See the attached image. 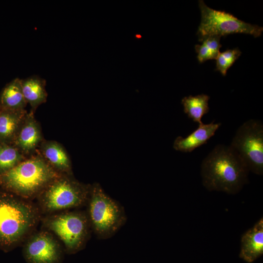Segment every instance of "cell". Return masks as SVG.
I'll return each instance as SVG.
<instances>
[{
	"label": "cell",
	"mask_w": 263,
	"mask_h": 263,
	"mask_svg": "<svg viewBox=\"0 0 263 263\" xmlns=\"http://www.w3.org/2000/svg\"><path fill=\"white\" fill-rule=\"evenodd\" d=\"M41 217L35 202L0 190V248L7 251L22 245Z\"/></svg>",
	"instance_id": "1"
},
{
	"label": "cell",
	"mask_w": 263,
	"mask_h": 263,
	"mask_svg": "<svg viewBox=\"0 0 263 263\" xmlns=\"http://www.w3.org/2000/svg\"><path fill=\"white\" fill-rule=\"evenodd\" d=\"M249 171L229 146L218 145L203 160L201 169L202 183L209 191L238 193L248 182Z\"/></svg>",
	"instance_id": "2"
},
{
	"label": "cell",
	"mask_w": 263,
	"mask_h": 263,
	"mask_svg": "<svg viewBox=\"0 0 263 263\" xmlns=\"http://www.w3.org/2000/svg\"><path fill=\"white\" fill-rule=\"evenodd\" d=\"M60 174L37 151L15 167L0 173V185L6 191L33 201Z\"/></svg>",
	"instance_id": "3"
},
{
	"label": "cell",
	"mask_w": 263,
	"mask_h": 263,
	"mask_svg": "<svg viewBox=\"0 0 263 263\" xmlns=\"http://www.w3.org/2000/svg\"><path fill=\"white\" fill-rule=\"evenodd\" d=\"M90 187L73 174H61L40 193L35 203L42 216L79 209L86 206Z\"/></svg>",
	"instance_id": "4"
},
{
	"label": "cell",
	"mask_w": 263,
	"mask_h": 263,
	"mask_svg": "<svg viewBox=\"0 0 263 263\" xmlns=\"http://www.w3.org/2000/svg\"><path fill=\"white\" fill-rule=\"evenodd\" d=\"M40 223L42 228L56 237L68 254L84 249L92 232L86 210L78 209L42 216Z\"/></svg>",
	"instance_id": "5"
},
{
	"label": "cell",
	"mask_w": 263,
	"mask_h": 263,
	"mask_svg": "<svg viewBox=\"0 0 263 263\" xmlns=\"http://www.w3.org/2000/svg\"><path fill=\"white\" fill-rule=\"evenodd\" d=\"M85 207L92 231L99 239L112 237L126 222L124 207L97 183L91 185Z\"/></svg>",
	"instance_id": "6"
},
{
	"label": "cell",
	"mask_w": 263,
	"mask_h": 263,
	"mask_svg": "<svg viewBox=\"0 0 263 263\" xmlns=\"http://www.w3.org/2000/svg\"><path fill=\"white\" fill-rule=\"evenodd\" d=\"M229 146L242 159L249 171L263 174V125L250 119L237 130Z\"/></svg>",
	"instance_id": "7"
},
{
	"label": "cell",
	"mask_w": 263,
	"mask_h": 263,
	"mask_svg": "<svg viewBox=\"0 0 263 263\" xmlns=\"http://www.w3.org/2000/svg\"><path fill=\"white\" fill-rule=\"evenodd\" d=\"M201 20L197 31L199 39L209 36L222 37L235 33L249 34L255 38L262 35L263 27L240 20L230 13L213 9L199 0Z\"/></svg>",
	"instance_id": "8"
},
{
	"label": "cell",
	"mask_w": 263,
	"mask_h": 263,
	"mask_svg": "<svg viewBox=\"0 0 263 263\" xmlns=\"http://www.w3.org/2000/svg\"><path fill=\"white\" fill-rule=\"evenodd\" d=\"M22 255L27 263H62L63 246L50 231L35 230L22 244Z\"/></svg>",
	"instance_id": "9"
},
{
	"label": "cell",
	"mask_w": 263,
	"mask_h": 263,
	"mask_svg": "<svg viewBox=\"0 0 263 263\" xmlns=\"http://www.w3.org/2000/svg\"><path fill=\"white\" fill-rule=\"evenodd\" d=\"M43 140L41 128L34 113L27 112L12 145L28 157L37 152Z\"/></svg>",
	"instance_id": "10"
},
{
	"label": "cell",
	"mask_w": 263,
	"mask_h": 263,
	"mask_svg": "<svg viewBox=\"0 0 263 263\" xmlns=\"http://www.w3.org/2000/svg\"><path fill=\"white\" fill-rule=\"evenodd\" d=\"M37 151L58 173L73 174L69 155L63 146L58 142L44 139L39 146Z\"/></svg>",
	"instance_id": "11"
},
{
	"label": "cell",
	"mask_w": 263,
	"mask_h": 263,
	"mask_svg": "<svg viewBox=\"0 0 263 263\" xmlns=\"http://www.w3.org/2000/svg\"><path fill=\"white\" fill-rule=\"evenodd\" d=\"M263 254V219L247 230L241 240L240 257L247 263H252Z\"/></svg>",
	"instance_id": "12"
},
{
	"label": "cell",
	"mask_w": 263,
	"mask_h": 263,
	"mask_svg": "<svg viewBox=\"0 0 263 263\" xmlns=\"http://www.w3.org/2000/svg\"><path fill=\"white\" fill-rule=\"evenodd\" d=\"M221 124L214 120L209 124L199 125L198 128L186 137H177L174 140L173 148L183 152H190L205 144L214 134Z\"/></svg>",
	"instance_id": "13"
},
{
	"label": "cell",
	"mask_w": 263,
	"mask_h": 263,
	"mask_svg": "<svg viewBox=\"0 0 263 263\" xmlns=\"http://www.w3.org/2000/svg\"><path fill=\"white\" fill-rule=\"evenodd\" d=\"M23 96L31 107V111L35 113L38 107L45 103L47 98L46 80L37 75L20 79Z\"/></svg>",
	"instance_id": "14"
},
{
	"label": "cell",
	"mask_w": 263,
	"mask_h": 263,
	"mask_svg": "<svg viewBox=\"0 0 263 263\" xmlns=\"http://www.w3.org/2000/svg\"><path fill=\"white\" fill-rule=\"evenodd\" d=\"M27 103L22 93L20 79L16 77L3 87L0 94V110H25Z\"/></svg>",
	"instance_id": "15"
},
{
	"label": "cell",
	"mask_w": 263,
	"mask_h": 263,
	"mask_svg": "<svg viewBox=\"0 0 263 263\" xmlns=\"http://www.w3.org/2000/svg\"><path fill=\"white\" fill-rule=\"evenodd\" d=\"M27 113L0 110V143L12 145Z\"/></svg>",
	"instance_id": "16"
},
{
	"label": "cell",
	"mask_w": 263,
	"mask_h": 263,
	"mask_svg": "<svg viewBox=\"0 0 263 263\" xmlns=\"http://www.w3.org/2000/svg\"><path fill=\"white\" fill-rule=\"evenodd\" d=\"M209 96L201 94L196 96H185L181 101L184 107V111L189 118L199 125L203 123L202 117L209 111L208 101Z\"/></svg>",
	"instance_id": "17"
},
{
	"label": "cell",
	"mask_w": 263,
	"mask_h": 263,
	"mask_svg": "<svg viewBox=\"0 0 263 263\" xmlns=\"http://www.w3.org/2000/svg\"><path fill=\"white\" fill-rule=\"evenodd\" d=\"M221 37L209 36L199 39L202 44L195 46L197 53V59L200 63H203L209 59L217 58L219 54L220 49L222 47L220 43Z\"/></svg>",
	"instance_id": "18"
},
{
	"label": "cell",
	"mask_w": 263,
	"mask_h": 263,
	"mask_svg": "<svg viewBox=\"0 0 263 263\" xmlns=\"http://www.w3.org/2000/svg\"><path fill=\"white\" fill-rule=\"evenodd\" d=\"M27 158L13 145L0 143V173L12 169Z\"/></svg>",
	"instance_id": "19"
},
{
	"label": "cell",
	"mask_w": 263,
	"mask_h": 263,
	"mask_svg": "<svg viewBox=\"0 0 263 263\" xmlns=\"http://www.w3.org/2000/svg\"><path fill=\"white\" fill-rule=\"evenodd\" d=\"M242 52L238 48L228 49L220 53L216 58V70L225 76L227 70L241 56Z\"/></svg>",
	"instance_id": "20"
}]
</instances>
